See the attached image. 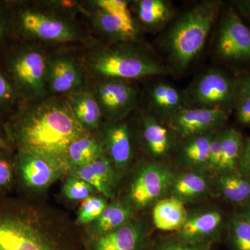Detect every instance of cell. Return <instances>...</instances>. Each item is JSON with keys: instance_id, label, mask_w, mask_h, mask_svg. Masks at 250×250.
<instances>
[{"instance_id": "cell-40", "label": "cell", "mask_w": 250, "mask_h": 250, "mask_svg": "<svg viewBox=\"0 0 250 250\" xmlns=\"http://www.w3.org/2000/svg\"><path fill=\"white\" fill-rule=\"evenodd\" d=\"M0 151L4 152H14L11 146L7 133H6L5 123L0 121Z\"/></svg>"}, {"instance_id": "cell-41", "label": "cell", "mask_w": 250, "mask_h": 250, "mask_svg": "<svg viewBox=\"0 0 250 250\" xmlns=\"http://www.w3.org/2000/svg\"><path fill=\"white\" fill-rule=\"evenodd\" d=\"M237 99L241 97L250 96V75L241 81H237Z\"/></svg>"}, {"instance_id": "cell-27", "label": "cell", "mask_w": 250, "mask_h": 250, "mask_svg": "<svg viewBox=\"0 0 250 250\" xmlns=\"http://www.w3.org/2000/svg\"><path fill=\"white\" fill-rule=\"evenodd\" d=\"M215 133H206L186 140L179 152L180 163L188 167L207 169L210 143Z\"/></svg>"}, {"instance_id": "cell-11", "label": "cell", "mask_w": 250, "mask_h": 250, "mask_svg": "<svg viewBox=\"0 0 250 250\" xmlns=\"http://www.w3.org/2000/svg\"><path fill=\"white\" fill-rule=\"evenodd\" d=\"M229 114V111L221 108L185 107L166 120L176 137L187 140L217 131L228 121Z\"/></svg>"}, {"instance_id": "cell-33", "label": "cell", "mask_w": 250, "mask_h": 250, "mask_svg": "<svg viewBox=\"0 0 250 250\" xmlns=\"http://www.w3.org/2000/svg\"><path fill=\"white\" fill-rule=\"evenodd\" d=\"M16 41L6 1H0V53Z\"/></svg>"}, {"instance_id": "cell-38", "label": "cell", "mask_w": 250, "mask_h": 250, "mask_svg": "<svg viewBox=\"0 0 250 250\" xmlns=\"http://www.w3.org/2000/svg\"><path fill=\"white\" fill-rule=\"evenodd\" d=\"M235 108L238 123L245 126H250V96L237 99Z\"/></svg>"}, {"instance_id": "cell-26", "label": "cell", "mask_w": 250, "mask_h": 250, "mask_svg": "<svg viewBox=\"0 0 250 250\" xmlns=\"http://www.w3.org/2000/svg\"><path fill=\"white\" fill-rule=\"evenodd\" d=\"M133 215L131 206L115 203L107 206L102 215L95 222L90 229V237L87 243L94 238L111 233L129 223Z\"/></svg>"}, {"instance_id": "cell-7", "label": "cell", "mask_w": 250, "mask_h": 250, "mask_svg": "<svg viewBox=\"0 0 250 250\" xmlns=\"http://www.w3.org/2000/svg\"><path fill=\"white\" fill-rule=\"evenodd\" d=\"M237 81L218 69L201 74L184 93L187 107L221 108L230 111L237 101Z\"/></svg>"}, {"instance_id": "cell-39", "label": "cell", "mask_w": 250, "mask_h": 250, "mask_svg": "<svg viewBox=\"0 0 250 250\" xmlns=\"http://www.w3.org/2000/svg\"><path fill=\"white\" fill-rule=\"evenodd\" d=\"M238 170L240 173L250 178V137L243 141Z\"/></svg>"}, {"instance_id": "cell-18", "label": "cell", "mask_w": 250, "mask_h": 250, "mask_svg": "<svg viewBox=\"0 0 250 250\" xmlns=\"http://www.w3.org/2000/svg\"><path fill=\"white\" fill-rule=\"evenodd\" d=\"M104 144L113 166L125 170L132 156L131 136L127 125L121 121L109 122L104 131Z\"/></svg>"}, {"instance_id": "cell-23", "label": "cell", "mask_w": 250, "mask_h": 250, "mask_svg": "<svg viewBox=\"0 0 250 250\" xmlns=\"http://www.w3.org/2000/svg\"><path fill=\"white\" fill-rule=\"evenodd\" d=\"M210 187L209 180L205 174L198 172H188L175 177L170 192H172V197L184 203L206 196Z\"/></svg>"}, {"instance_id": "cell-31", "label": "cell", "mask_w": 250, "mask_h": 250, "mask_svg": "<svg viewBox=\"0 0 250 250\" xmlns=\"http://www.w3.org/2000/svg\"><path fill=\"white\" fill-rule=\"evenodd\" d=\"M104 197L91 195L83 200L79 210L77 222L80 225L93 223L107 207Z\"/></svg>"}, {"instance_id": "cell-13", "label": "cell", "mask_w": 250, "mask_h": 250, "mask_svg": "<svg viewBox=\"0 0 250 250\" xmlns=\"http://www.w3.org/2000/svg\"><path fill=\"white\" fill-rule=\"evenodd\" d=\"M15 169L16 181L31 191L45 190L63 174L45 161L24 152H16Z\"/></svg>"}, {"instance_id": "cell-35", "label": "cell", "mask_w": 250, "mask_h": 250, "mask_svg": "<svg viewBox=\"0 0 250 250\" xmlns=\"http://www.w3.org/2000/svg\"><path fill=\"white\" fill-rule=\"evenodd\" d=\"M210 246L211 243L191 244L181 241L174 236L160 242L155 250H210Z\"/></svg>"}, {"instance_id": "cell-37", "label": "cell", "mask_w": 250, "mask_h": 250, "mask_svg": "<svg viewBox=\"0 0 250 250\" xmlns=\"http://www.w3.org/2000/svg\"><path fill=\"white\" fill-rule=\"evenodd\" d=\"M222 141H223V131H216L210 143L207 170L218 172L220 161H221Z\"/></svg>"}, {"instance_id": "cell-9", "label": "cell", "mask_w": 250, "mask_h": 250, "mask_svg": "<svg viewBox=\"0 0 250 250\" xmlns=\"http://www.w3.org/2000/svg\"><path fill=\"white\" fill-rule=\"evenodd\" d=\"M215 51L227 62H250V29L232 8L227 9L220 19Z\"/></svg>"}, {"instance_id": "cell-3", "label": "cell", "mask_w": 250, "mask_h": 250, "mask_svg": "<svg viewBox=\"0 0 250 250\" xmlns=\"http://www.w3.org/2000/svg\"><path fill=\"white\" fill-rule=\"evenodd\" d=\"M222 4L217 0L201 1L181 14L168 27L161 44L173 71L185 72L201 53Z\"/></svg>"}, {"instance_id": "cell-2", "label": "cell", "mask_w": 250, "mask_h": 250, "mask_svg": "<svg viewBox=\"0 0 250 250\" xmlns=\"http://www.w3.org/2000/svg\"><path fill=\"white\" fill-rule=\"evenodd\" d=\"M0 250H88V246L55 210L0 194Z\"/></svg>"}, {"instance_id": "cell-42", "label": "cell", "mask_w": 250, "mask_h": 250, "mask_svg": "<svg viewBox=\"0 0 250 250\" xmlns=\"http://www.w3.org/2000/svg\"><path fill=\"white\" fill-rule=\"evenodd\" d=\"M236 6V12L250 21V0H236L233 1Z\"/></svg>"}, {"instance_id": "cell-5", "label": "cell", "mask_w": 250, "mask_h": 250, "mask_svg": "<svg viewBox=\"0 0 250 250\" xmlns=\"http://www.w3.org/2000/svg\"><path fill=\"white\" fill-rule=\"evenodd\" d=\"M85 67L92 75L101 80L129 81L167 72L160 62L131 42H119L97 49L86 59Z\"/></svg>"}, {"instance_id": "cell-12", "label": "cell", "mask_w": 250, "mask_h": 250, "mask_svg": "<svg viewBox=\"0 0 250 250\" xmlns=\"http://www.w3.org/2000/svg\"><path fill=\"white\" fill-rule=\"evenodd\" d=\"M83 82V72L76 59L70 54H57L47 61V91L52 95L79 91Z\"/></svg>"}, {"instance_id": "cell-28", "label": "cell", "mask_w": 250, "mask_h": 250, "mask_svg": "<svg viewBox=\"0 0 250 250\" xmlns=\"http://www.w3.org/2000/svg\"><path fill=\"white\" fill-rule=\"evenodd\" d=\"M243 139L238 130H223L222 157L218 172L220 174L237 172Z\"/></svg>"}, {"instance_id": "cell-32", "label": "cell", "mask_w": 250, "mask_h": 250, "mask_svg": "<svg viewBox=\"0 0 250 250\" xmlns=\"http://www.w3.org/2000/svg\"><path fill=\"white\" fill-rule=\"evenodd\" d=\"M14 152L0 151V194L7 195L16 182Z\"/></svg>"}, {"instance_id": "cell-34", "label": "cell", "mask_w": 250, "mask_h": 250, "mask_svg": "<svg viewBox=\"0 0 250 250\" xmlns=\"http://www.w3.org/2000/svg\"><path fill=\"white\" fill-rule=\"evenodd\" d=\"M62 191L67 198L77 201L91 196L95 189L85 181L71 176L65 180Z\"/></svg>"}, {"instance_id": "cell-24", "label": "cell", "mask_w": 250, "mask_h": 250, "mask_svg": "<svg viewBox=\"0 0 250 250\" xmlns=\"http://www.w3.org/2000/svg\"><path fill=\"white\" fill-rule=\"evenodd\" d=\"M134 10L139 22L150 31H156L167 24L172 16L170 4L164 0H138Z\"/></svg>"}, {"instance_id": "cell-17", "label": "cell", "mask_w": 250, "mask_h": 250, "mask_svg": "<svg viewBox=\"0 0 250 250\" xmlns=\"http://www.w3.org/2000/svg\"><path fill=\"white\" fill-rule=\"evenodd\" d=\"M147 233L144 228L136 223H129L88 242V250H142Z\"/></svg>"}, {"instance_id": "cell-14", "label": "cell", "mask_w": 250, "mask_h": 250, "mask_svg": "<svg viewBox=\"0 0 250 250\" xmlns=\"http://www.w3.org/2000/svg\"><path fill=\"white\" fill-rule=\"evenodd\" d=\"M91 4L88 11L90 21L95 30L108 40L119 42H132L137 41L139 29L132 16L110 14Z\"/></svg>"}, {"instance_id": "cell-22", "label": "cell", "mask_w": 250, "mask_h": 250, "mask_svg": "<svg viewBox=\"0 0 250 250\" xmlns=\"http://www.w3.org/2000/svg\"><path fill=\"white\" fill-rule=\"evenodd\" d=\"M188 216L184 202L174 197L161 199L153 208V223L163 231L177 232L187 221Z\"/></svg>"}, {"instance_id": "cell-10", "label": "cell", "mask_w": 250, "mask_h": 250, "mask_svg": "<svg viewBox=\"0 0 250 250\" xmlns=\"http://www.w3.org/2000/svg\"><path fill=\"white\" fill-rule=\"evenodd\" d=\"M92 93L100 105L103 116L109 122L121 121L137 105V90L129 81L101 80Z\"/></svg>"}, {"instance_id": "cell-15", "label": "cell", "mask_w": 250, "mask_h": 250, "mask_svg": "<svg viewBox=\"0 0 250 250\" xmlns=\"http://www.w3.org/2000/svg\"><path fill=\"white\" fill-rule=\"evenodd\" d=\"M223 223V216L216 210H206L188 216L175 237L191 244L211 243L218 236Z\"/></svg>"}, {"instance_id": "cell-44", "label": "cell", "mask_w": 250, "mask_h": 250, "mask_svg": "<svg viewBox=\"0 0 250 250\" xmlns=\"http://www.w3.org/2000/svg\"><path fill=\"white\" fill-rule=\"evenodd\" d=\"M249 205H250V204H249Z\"/></svg>"}, {"instance_id": "cell-19", "label": "cell", "mask_w": 250, "mask_h": 250, "mask_svg": "<svg viewBox=\"0 0 250 250\" xmlns=\"http://www.w3.org/2000/svg\"><path fill=\"white\" fill-rule=\"evenodd\" d=\"M148 106L154 113L152 116L167 119L187 107L184 93L164 81L154 82L147 91Z\"/></svg>"}, {"instance_id": "cell-4", "label": "cell", "mask_w": 250, "mask_h": 250, "mask_svg": "<svg viewBox=\"0 0 250 250\" xmlns=\"http://www.w3.org/2000/svg\"><path fill=\"white\" fill-rule=\"evenodd\" d=\"M16 41H41L54 43L77 42L82 39L80 28L58 9L37 7L26 1H6Z\"/></svg>"}, {"instance_id": "cell-20", "label": "cell", "mask_w": 250, "mask_h": 250, "mask_svg": "<svg viewBox=\"0 0 250 250\" xmlns=\"http://www.w3.org/2000/svg\"><path fill=\"white\" fill-rule=\"evenodd\" d=\"M66 100L74 116L83 129L88 131L100 126L103 115L92 92L80 90L68 95Z\"/></svg>"}, {"instance_id": "cell-21", "label": "cell", "mask_w": 250, "mask_h": 250, "mask_svg": "<svg viewBox=\"0 0 250 250\" xmlns=\"http://www.w3.org/2000/svg\"><path fill=\"white\" fill-rule=\"evenodd\" d=\"M103 141L87 131L71 143L67 152L69 172L90 164L105 153Z\"/></svg>"}, {"instance_id": "cell-6", "label": "cell", "mask_w": 250, "mask_h": 250, "mask_svg": "<svg viewBox=\"0 0 250 250\" xmlns=\"http://www.w3.org/2000/svg\"><path fill=\"white\" fill-rule=\"evenodd\" d=\"M47 61L43 51L33 42L16 41L0 53V66L23 103L39 101L47 92Z\"/></svg>"}, {"instance_id": "cell-43", "label": "cell", "mask_w": 250, "mask_h": 250, "mask_svg": "<svg viewBox=\"0 0 250 250\" xmlns=\"http://www.w3.org/2000/svg\"><path fill=\"white\" fill-rule=\"evenodd\" d=\"M240 214L246 219V221L250 225V205L249 204L246 206H243V209H242Z\"/></svg>"}, {"instance_id": "cell-1", "label": "cell", "mask_w": 250, "mask_h": 250, "mask_svg": "<svg viewBox=\"0 0 250 250\" xmlns=\"http://www.w3.org/2000/svg\"><path fill=\"white\" fill-rule=\"evenodd\" d=\"M5 127L16 152L40 158L62 173L68 172L69 147L87 132L74 116L67 100L58 98L23 103Z\"/></svg>"}, {"instance_id": "cell-8", "label": "cell", "mask_w": 250, "mask_h": 250, "mask_svg": "<svg viewBox=\"0 0 250 250\" xmlns=\"http://www.w3.org/2000/svg\"><path fill=\"white\" fill-rule=\"evenodd\" d=\"M176 176L170 167L156 162L145 163L138 169L130 185L132 208H144L159 202L170 191Z\"/></svg>"}, {"instance_id": "cell-36", "label": "cell", "mask_w": 250, "mask_h": 250, "mask_svg": "<svg viewBox=\"0 0 250 250\" xmlns=\"http://www.w3.org/2000/svg\"><path fill=\"white\" fill-rule=\"evenodd\" d=\"M91 2L95 7L110 14L131 16L129 8V1L125 0H97Z\"/></svg>"}, {"instance_id": "cell-16", "label": "cell", "mask_w": 250, "mask_h": 250, "mask_svg": "<svg viewBox=\"0 0 250 250\" xmlns=\"http://www.w3.org/2000/svg\"><path fill=\"white\" fill-rule=\"evenodd\" d=\"M141 142L148 154L154 159L170 155L175 144V135L150 113H143L140 118Z\"/></svg>"}, {"instance_id": "cell-29", "label": "cell", "mask_w": 250, "mask_h": 250, "mask_svg": "<svg viewBox=\"0 0 250 250\" xmlns=\"http://www.w3.org/2000/svg\"><path fill=\"white\" fill-rule=\"evenodd\" d=\"M22 103L12 82L0 66V121L6 123Z\"/></svg>"}, {"instance_id": "cell-25", "label": "cell", "mask_w": 250, "mask_h": 250, "mask_svg": "<svg viewBox=\"0 0 250 250\" xmlns=\"http://www.w3.org/2000/svg\"><path fill=\"white\" fill-rule=\"evenodd\" d=\"M218 191L233 205L250 204V178L239 172L219 174L215 182Z\"/></svg>"}, {"instance_id": "cell-30", "label": "cell", "mask_w": 250, "mask_h": 250, "mask_svg": "<svg viewBox=\"0 0 250 250\" xmlns=\"http://www.w3.org/2000/svg\"><path fill=\"white\" fill-rule=\"evenodd\" d=\"M228 238L232 250H250V225L240 213H233L229 220Z\"/></svg>"}]
</instances>
